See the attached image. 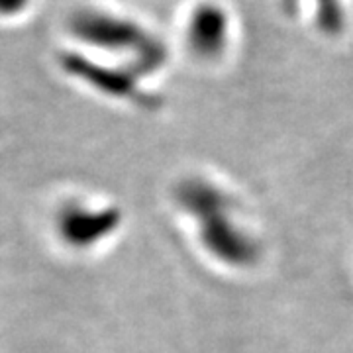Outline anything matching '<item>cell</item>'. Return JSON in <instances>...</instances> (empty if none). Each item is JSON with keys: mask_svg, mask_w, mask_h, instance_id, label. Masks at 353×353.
Returning a JSON list of instances; mask_svg holds the SVG:
<instances>
[{"mask_svg": "<svg viewBox=\"0 0 353 353\" xmlns=\"http://www.w3.org/2000/svg\"><path fill=\"white\" fill-rule=\"evenodd\" d=\"M296 2H299V0H283V4H285L287 10H292V8L296 6Z\"/></svg>", "mask_w": 353, "mask_h": 353, "instance_id": "cell-6", "label": "cell"}, {"mask_svg": "<svg viewBox=\"0 0 353 353\" xmlns=\"http://www.w3.org/2000/svg\"><path fill=\"white\" fill-rule=\"evenodd\" d=\"M108 226L112 228V214H87L85 210L79 214V210H75L65 220V232L73 241H85L87 238L97 240L108 232Z\"/></svg>", "mask_w": 353, "mask_h": 353, "instance_id": "cell-4", "label": "cell"}, {"mask_svg": "<svg viewBox=\"0 0 353 353\" xmlns=\"http://www.w3.org/2000/svg\"><path fill=\"white\" fill-rule=\"evenodd\" d=\"M61 63L67 69V73L81 77L83 81L104 90L106 94H114V97H134L136 94V85H134V79L130 73L106 69V67L92 63L75 53H65V57H61Z\"/></svg>", "mask_w": 353, "mask_h": 353, "instance_id": "cell-3", "label": "cell"}, {"mask_svg": "<svg viewBox=\"0 0 353 353\" xmlns=\"http://www.w3.org/2000/svg\"><path fill=\"white\" fill-rule=\"evenodd\" d=\"M187 41L199 57H218L228 41V16L214 2H202L190 14Z\"/></svg>", "mask_w": 353, "mask_h": 353, "instance_id": "cell-2", "label": "cell"}, {"mask_svg": "<svg viewBox=\"0 0 353 353\" xmlns=\"http://www.w3.org/2000/svg\"><path fill=\"white\" fill-rule=\"evenodd\" d=\"M71 30L77 38L102 50L132 51L136 57L134 67L141 73H150L165 61L163 43L126 18L99 10H81L71 18Z\"/></svg>", "mask_w": 353, "mask_h": 353, "instance_id": "cell-1", "label": "cell"}, {"mask_svg": "<svg viewBox=\"0 0 353 353\" xmlns=\"http://www.w3.org/2000/svg\"><path fill=\"white\" fill-rule=\"evenodd\" d=\"M30 0H0V16L20 14L28 6Z\"/></svg>", "mask_w": 353, "mask_h": 353, "instance_id": "cell-5", "label": "cell"}]
</instances>
